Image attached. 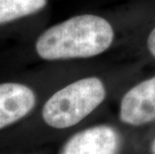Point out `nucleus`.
<instances>
[{"mask_svg": "<svg viewBox=\"0 0 155 154\" xmlns=\"http://www.w3.org/2000/svg\"><path fill=\"white\" fill-rule=\"evenodd\" d=\"M114 39L111 24L93 14L74 16L48 28L35 44L45 60L88 58L106 51Z\"/></svg>", "mask_w": 155, "mask_h": 154, "instance_id": "1", "label": "nucleus"}, {"mask_svg": "<svg viewBox=\"0 0 155 154\" xmlns=\"http://www.w3.org/2000/svg\"><path fill=\"white\" fill-rule=\"evenodd\" d=\"M106 91L97 77L77 80L58 90L42 109L46 124L57 129L79 123L103 102Z\"/></svg>", "mask_w": 155, "mask_h": 154, "instance_id": "2", "label": "nucleus"}, {"mask_svg": "<svg viewBox=\"0 0 155 154\" xmlns=\"http://www.w3.org/2000/svg\"><path fill=\"white\" fill-rule=\"evenodd\" d=\"M119 116L122 122L133 126L155 120V76L135 85L124 95Z\"/></svg>", "mask_w": 155, "mask_h": 154, "instance_id": "3", "label": "nucleus"}, {"mask_svg": "<svg viewBox=\"0 0 155 154\" xmlns=\"http://www.w3.org/2000/svg\"><path fill=\"white\" fill-rule=\"evenodd\" d=\"M119 145L117 131L110 126L99 125L73 135L60 154H116Z\"/></svg>", "mask_w": 155, "mask_h": 154, "instance_id": "4", "label": "nucleus"}, {"mask_svg": "<svg viewBox=\"0 0 155 154\" xmlns=\"http://www.w3.org/2000/svg\"><path fill=\"white\" fill-rule=\"evenodd\" d=\"M35 94L20 83L0 84V129L25 117L35 105Z\"/></svg>", "mask_w": 155, "mask_h": 154, "instance_id": "5", "label": "nucleus"}, {"mask_svg": "<svg viewBox=\"0 0 155 154\" xmlns=\"http://www.w3.org/2000/svg\"><path fill=\"white\" fill-rule=\"evenodd\" d=\"M46 3L47 0H0V24L34 14Z\"/></svg>", "mask_w": 155, "mask_h": 154, "instance_id": "6", "label": "nucleus"}, {"mask_svg": "<svg viewBox=\"0 0 155 154\" xmlns=\"http://www.w3.org/2000/svg\"><path fill=\"white\" fill-rule=\"evenodd\" d=\"M147 47L150 53L155 57V28H153V30L150 32L149 36H148Z\"/></svg>", "mask_w": 155, "mask_h": 154, "instance_id": "7", "label": "nucleus"}, {"mask_svg": "<svg viewBox=\"0 0 155 154\" xmlns=\"http://www.w3.org/2000/svg\"><path fill=\"white\" fill-rule=\"evenodd\" d=\"M151 152H152V154H155V140L152 143V146H151Z\"/></svg>", "mask_w": 155, "mask_h": 154, "instance_id": "8", "label": "nucleus"}]
</instances>
